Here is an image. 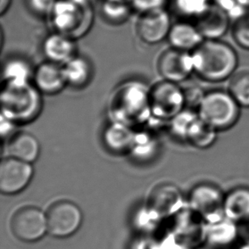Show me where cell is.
<instances>
[{
    "label": "cell",
    "instance_id": "cell-1",
    "mask_svg": "<svg viewBox=\"0 0 249 249\" xmlns=\"http://www.w3.org/2000/svg\"><path fill=\"white\" fill-rule=\"evenodd\" d=\"M194 71L208 82H222L233 76L238 55L232 46L220 39H205L192 51Z\"/></svg>",
    "mask_w": 249,
    "mask_h": 249
},
{
    "label": "cell",
    "instance_id": "cell-2",
    "mask_svg": "<svg viewBox=\"0 0 249 249\" xmlns=\"http://www.w3.org/2000/svg\"><path fill=\"white\" fill-rule=\"evenodd\" d=\"M109 109L115 122L129 127L142 124L152 114L150 89L137 82L123 84L115 91Z\"/></svg>",
    "mask_w": 249,
    "mask_h": 249
},
{
    "label": "cell",
    "instance_id": "cell-3",
    "mask_svg": "<svg viewBox=\"0 0 249 249\" xmlns=\"http://www.w3.org/2000/svg\"><path fill=\"white\" fill-rule=\"evenodd\" d=\"M40 93L29 82L4 83L1 93V116L14 124L33 121L42 110Z\"/></svg>",
    "mask_w": 249,
    "mask_h": 249
},
{
    "label": "cell",
    "instance_id": "cell-4",
    "mask_svg": "<svg viewBox=\"0 0 249 249\" xmlns=\"http://www.w3.org/2000/svg\"><path fill=\"white\" fill-rule=\"evenodd\" d=\"M51 19L55 32L73 39L84 37L94 21L90 0H57Z\"/></svg>",
    "mask_w": 249,
    "mask_h": 249
},
{
    "label": "cell",
    "instance_id": "cell-5",
    "mask_svg": "<svg viewBox=\"0 0 249 249\" xmlns=\"http://www.w3.org/2000/svg\"><path fill=\"white\" fill-rule=\"evenodd\" d=\"M241 107L229 91L213 90L206 93L197 108L199 118L206 124L223 131L238 122Z\"/></svg>",
    "mask_w": 249,
    "mask_h": 249
},
{
    "label": "cell",
    "instance_id": "cell-6",
    "mask_svg": "<svg viewBox=\"0 0 249 249\" xmlns=\"http://www.w3.org/2000/svg\"><path fill=\"white\" fill-rule=\"evenodd\" d=\"M150 106L155 118L172 120L185 109V91L173 82H159L150 89Z\"/></svg>",
    "mask_w": 249,
    "mask_h": 249
},
{
    "label": "cell",
    "instance_id": "cell-7",
    "mask_svg": "<svg viewBox=\"0 0 249 249\" xmlns=\"http://www.w3.org/2000/svg\"><path fill=\"white\" fill-rule=\"evenodd\" d=\"M225 196L218 186L202 183L192 189L189 202L194 213L208 224L226 217L224 212Z\"/></svg>",
    "mask_w": 249,
    "mask_h": 249
},
{
    "label": "cell",
    "instance_id": "cell-8",
    "mask_svg": "<svg viewBox=\"0 0 249 249\" xmlns=\"http://www.w3.org/2000/svg\"><path fill=\"white\" fill-rule=\"evenodd\" d=\"M48 231L52 236L67 237L78 231L81 225V210L73 202L66 200L58 201L48 209Z\"/></svg>",
    "mask_w": 249,
    "mask_h": 249
},
{
    "label": "cell",
    "instance_id": "cell-9",
    "mask_svg": "<svg viewBox=\"0 0 249 249\" xmlns=\"http://www.w3.org/2000/svg\"><path fill=\"white\" fill-rule=\"evenodd\" d=\"M10 228L14 236L24 242L40 239L48 231L47 218L44 213L34 206H26L14 213Z\"/></svg>",
    "mask_w": 249,
    "mask_h": 249
},
{
    "label": "cell",
    "instance_id": "cell-10",
    "mask_svg": "<svg viewBox=\"0 0 249 249\" xmlns=\"http://www.w3.org/2000/svg\"><path fill=\"white\" fill-rule=\"evenodd\" d=\"M33 175L32 163L13 157L3 159L0 166V191L7 195L17 194L27 187Z\"/></svg>",
    "mask_w": 249,
    "mask_h": 249
},
{
    "label": "cell",
    "instance_id": "cell-11",
    "mask_svg": "<svg viewBox=\"0 0 249 249\" xmlns=\"http://www.w3.org/2000/svg\"><path fill=\"white\" fill-rule=\"evenodd\" d=\"M172 26L168 11L159 9L141 15L136 23V33L145 44H159L168 38Z\"/></svg>",
    "mask_w": 249,
    "mask_h": 249
},
{
    "label": "cell",
    "instance_id": "cell-12",
    "mask_svg": "<svg viewBox=\"0 0 249 249\" xmlns=\"http://www.w3.org/2000/svg\"><path fill=\"white\" fill-rule=\"evenodd\" d=\"M158 69L164 80L175 84L184 81L194 71L192 52L170 48L160 55Z\"/></svg>",
    "mask_w": 249,
    "mask_h": 249
},
{
    "label": "cell",
    "instance_id": "cell-13",
    "mask_svg": "<svg viewBox=\"0 0 249 249\" xmlns=\"http://www.w3.org/2000/svg\"><path fill=\"white\" fill-rule=\"evenodd\" d=\"M183 204V197L179 189L170 183L156 185L150 192L148 207L153 213L165 216L178 211Z\"/></svg>",
    "mask_w": 249,
    "mask_h": 249
},
{
    "label": "cell",
    "instance_id": "cell-14",
    "mask_svg": "<svg viewBox=\"0 0 249 249\" xmlns=\"http://www.w3.org/2000/svg\"><path fill=\"white\" fill-rule=\"evenodd\" d=\"M196 26L204 39H220L229 31L232 21L219 6L212 1L209 8L195 20Z\"/></svg>",
    "mask_w": 249,
    "mask_h": 249
},
{
    "label": "cell",
    "instance_id": "cell-15",
    "mask_svg": "<svg viewBox=\"0 0 249 249\" xmlns=\"http://www.w3.org/2000/svg\"><path fill=\"white\" fill-rule=\"evenodd\" d=\"M34 84L44 94H54L61 92L68 84L63 67L50 61L42 63L34 71Z\"/></svg>",
    "mask_w": 249,
    "mask_h": 249
},
{
    "label": "cell",
    "instance_id": "cell-16",
    "mask_svg": "<svg viewBox=\"0 0 249 249\" xmlns=\"http://www.w3.org/2000/svg\"><path fill=\"white\" fill-rule=\"evenodd\" d=\"M168 39L172 47L187 52H192L205 40L195 22L188 20L173 24Z\"/></svg>",
    "mask_w": 249,
    "mask_h": 249
},
{
    "label": "cell",
    "instance_id": "cell-17",
    "mask_svg": "<svg viewBox=\"0 0 249 249\" xmlns=\"http://www.w3.org/2000/svg\"><path fill=\"white\" fill-rule=\"evenodd\" d=\"M43 50L48 60L57 64H66L76 56L74 39L58 32L45 38Z\"/></svg>",
    "mask_w": 249,
    "mask_h": 249
},
{
    "label": "cell",
    "instance_id": "cell-18",
    "mask_svg": "<svg viewBox=\"0 0 249 249\" xmlns=\"http://www.w3.org/2000/svg\"><path fill=\"white\" fill-rule=\"evenodd\" d=\"M10 157L24 162H35L40 153V145L37 138L27 132H18L11 137L8 144Z\"/></svg>",
    "mask_w": 249,
    "mask_h": 249
},
{
    "label": "cell",
    "instance_id": "cell-19",
    "mask_svg": "<svg viewBox=\"0 0 249 249\" xmlns=\"http://www.w3.org/2000/svg\"><path fill=\"white\" fill-rule=\"evenodd\" d=\"M224 212L226 218L233 222H249V188L237 187L226 194Z\"/></svg>",
    "mask_w": 249,
    "mask_h": 249
},
{
    "label": "cell",
    "instance_id": "cell-20",
    "mask_svg": "<svg viewBox=\"0 0 249 249\" xmlns=\"http://www.w3.org/2000/svg\"><path fill=\"white\" fill-rule=\"evenodd\" d=\"M135 134L128 125L115 122L104 133V142L108 150L117 154L131 152Z\"/></svg>",
    "mask_w": 249,
    "mask_h": 249
},
{
    "label": "cell",
    "instance_id": "cell-21",
    "mask_svg": "<svg viewBox=\"0 0 249 249\" xmlns=\"http://www.w3.org/2000/svg\"><path fill=\"white\" fill-rule=\"evenodd\" d=\"M236 224L226 217L214 222L208 223L205 235L209 244L219 249L231 245L237 234Z\"/></svg>",
    "mask_w": 249,
    "mask_h": 249
},
{
    "label": "cell",
    "instance_id": "cell-22",
    "mask_svg": "<svg viewBox=\"0 0 249 249\" xmlns=\"http://www.w3.org/2000/svg\"><path fill=\"white\" fill-rule=\"evenodd\" d=\"M67 84L74 88H84L93 77V68L86 58L74 56L63 66Z\"/></svg>",
    "mask_w": 249,
    "mask_h": 249
},
{
    "label": "cell",
    "instance_id": "cell-23",
    "mask_svg": "<svg viewBox=\"0 0 249 249\" xmlns=\"http://www.w3.org/2000/svg\"><path fill=\"white\" fill-rule=\"evenodd\" d=\"M218 131L198 118L192 124L186 137V142L199 149L212 146L217 140Z\"/></svg>",
    "mask_w": 249,
    "mask_h": 249
},
{
    "label": "cell",
    "instance_id": "cell-24",
    "mask_svg": "<svg viewBox=\"0 0 249 249\" xmlns=\"http://www.w3.org/2000/svg\"><path fill=\"white\" fill-rule=\"evenodd\" d=\"M31 74L30 65L21 58H11L3 65V79L5 83H27Z\"/></svg>",
    "mask_w": 249,
    "mask_h": 249
},
{
    "label": "cell",
    "instance_id": "cell-25",
    "mask_svg": "<svg viewBox=\"0 0 249 249\" xmlns=\"http://www.w3.org/2000/svg\"><path fill=\"white\" fill-rule=\"evenodd\" d=\"M131 10L128 0H106L101 12L108 23L118 25L128 20Z\"/></svg>",
    "mask_w": 249,
    "mask_h": 249
},
{
    "label": "cell",
    "instance_id": "cell-26",
    "mask_svg": "<svg viewBox=\"0 0 249 249\" xmlns=\"http://www.w3.org/2000/svg\"><path fill=\"white\" fill-rule=\"evenodd\" d=\"M212 0H174L175 12L185 20H196L205 12Z\"/></svg>",
    "mask_w": 249,
    "mask_h": 249
},
{
    "label": "cell",
    "instance_id": "cell-27",
    "mask_svg": "<svg viewBox=\"0 0 249 249\" xmlns=\"http://www.w3.org/2000/svg\"><path fill=\"white\" fill-rule=\"evenodd\" d=\"M229 92L241 107L249 108V71H240L233 75Z\"/></svg>",
    "mask_w": 249,
    "mask_h": 249
},
{
    "label": "cell",
    "instance_id": "cell-28",
    "mask_svg": "<svg viewBox=\"0 0 249 249\" xmlns=\"http://www.w3.org/2000/svg\"><path fill=\"white\" fill-rule=\"evenodd\" d=\"M198 118L197 111L196 112L191 109H184L170 120L173 134L178 139H181L186 142V137L190 128Z\"/></svg>",
    "mask_w": 249,
    "mask_h": 249
},
{
    "label": "cell",
    "instance_id": "cell-29",
    "mask_svg": "<svg viewBox=\"0 0 249 249\" xmlns=\"http://www.w3.org/2000/svg\"><path fill=\"white\" fill-rule=\"evenodd\" d=\"M157 145L155 139L152 137V135L148 133H135L130 152L135 158L140 159H149L155 154Z\"/></svg>",
    "mask_w": 249,
    "mask_h": 249
},
{
    "label": "cell",
    "instance_id": "cell-30",
    "mask_svg": "<svg viewBox=\"0 0 249 249\" xmlns=\"http://www.w3.org/2000/svg\"><path fill=\"white\" fill-rule=\"evenodd\" d=\"M231 33L238 46L249 51V12L233 22Z\"/></svg>",
    "mask_w": 249,
    "mask_h": 249
},
{
    "label": "cell",
    "instance_id": "cell-31",
    "mask_svg": "<svg viewBox=\"0 0 249 249\" xmlns=\"http://www.w3.org/2000/svg\"><path fill=\"white\" fill-rule=\"evenodd\" d=\"M217 6H219L234 22L244 15L249 13V10L242 6L236 0H212Z\"/></svg>",
    "mask_w": 249,
    "mask_h": 249
},
{
    "label": "cell",
    "instance_id": "cell-32",
    "mask_svg": "<svg viewBox=\"0 0 249 249\" xmlns=\"http://www.w3.org/2000/svg\"><path fill=\"white\" fill-rule=\"evenodd\" d=\"M57 0H27L28 9L40 17H51Z\"/></svg>",
    "mask_w": 249,
    "mask_h": 249
},
{
    "label": "cell",
    "instance_id": "cell-33",
    "mask_svg": "<svg viewBox=\"0 0 249 249\" xmlns=\"http://www.w3.org/2000/svg\"><path fill=\"white\" fill-rule=\"evenodd\" d=\"M132 9L140 13H145L152 10L164 9L167 0H128Z\"/></svg>",
    "mask_w": 249,
    "mask_h": 249
},
{
    "label": "cell",
    "instance_id": "cell-34",
    "mask_svg": "<svg viewBox=\"0 0 249 249\" xmlns=\"http://www.w3.org/2000/svg\"><path fill=\"white\" fill-rule=\"evenodd\" d=\"M12 0H0V14L3 17L10 10Z\"/></svg>",
    "mask_w": 249,
    "mask_h": 249
},
{
    "label": "cell",
    "instance_id": "cell-35",
    "mask_svg": "<svg viewBox=\"0 0 249 249\" xmlns=\"http://www.w3.org/2000/svg\"><path fill=\"white\" fill-rule=\"evenodd\" d=\"M236 1H237L242 6L244 7L247 10H249V0H236Z\"/></svg>",
    "mask_w": 249,
    "mask_h": 249
},
{
    "label": "cell",
    "instance_id": "cell-36",
    "mask_svg": "<svg viewBox=\"0 0 249 249\" xmlns=\"http://www.w3.org/2000/svg\"><path fill=\"white\" fill-rule=\"evenodd\" d=\"M238 249H249V243H244L242 246H240Z\"/></svg>",
    "mask_w": 249,
    "mask_h": 249
}]
</instances>
